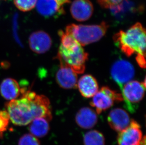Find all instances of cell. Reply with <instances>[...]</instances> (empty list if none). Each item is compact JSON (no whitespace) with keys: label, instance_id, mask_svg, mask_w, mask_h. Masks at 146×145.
Masks as SVG:
<instances>
[{"label":"cell","instance_id":"6da1fadb","mask_svg":"<svg viewBox=\"0 0 146 145\" xmlns=\"http://www.w3.org/2000/svg\"><path fill=\"white\" fill-rule=\"evenodd\" d=\"M21 94L19 99L11 100L6 105V111L13 124L25 126L38 117L51 120L50 102L47 97L37 94L25 88H21Z\"/></svg>","mask_w":146,"mask_h":145},{"label":"cell","instance_id":"7a4b0ae2","mask_svg":"<svg viewBox=\"0 0 146 145\" xmlns=\"http://www.w3.org/2000/svg\"><path fill=\"white\" fill-rule=\"evenodd\" d=\"M114 44L127 57L134 54L146 56V30L137 22L126 31L120 30L113 36Z\"/></svg>","mask_w":146,"mask_h":145},{"label":"cell","instance_id":"3957f363","mask_svg":"<svg viewBox=\"0 0 146 145\" xmlns=\"http://www.w3.org/2000/svg\"><path fill=\"white\" fill-rule=\"evenodd\" d=\"M88 57L82 46L75 41L65 46L60 45L55 59L64 62L76 74H80L85 70Z\"/></svg>","mask_w":146,"mask_h":145},{"label":"cell","instance_id":"277c9868","mask_svg":"<svg viewBox=\"0 0 146 145\" xmlns=\"http://www.w3.org/2000/svg\"><path fill=\"white\" fill-rule=\"evenodd\" d=\"M109 26L106 22L99 25H76L72 24L67 26L66 33L70 34L82 46L96 43L103 37Z\"/></svg>","mask_w":146,"mask_h":145},{"label":"cell","instance_id":"5b68a950","mask_svg":"<svg viewBox=\"0 0 146 145\" xmlns=\"http://www.w3.org/2000/svg\"><path fill=\"white\" fill-rule=\"evenodd\" d=\"M146 79L144 82L131 81L123 86L121 90L123 100L125 103L126 108L131 112H134L138 104L142 100L145 94Z\"/></svg>","mask_w":146,"mask_h":145},{"label":"cell","instance_id":"8992f818","mask_svg":"<svg viewBox=\"0 0 146 145\" xmlns=\"http://www.w3.org/2000/svg\"><path fill=\"white\" fill-rule=\"evenodd\" d=\"M123 101L121 94L108 87L103 86L93 97L90 105L95 108L98 114H100L110 108L114 103Z\"/></svg>","mask_w":146,"mask_h":145},{"label":"cell","instance_id":"52a82bcc","mask_svg":"<svg viewBox=\"0 0 146 145\" xmlns=\"http://www.w3.org/2000/svg\"><path fill=\"white\" fill-rule=\"evenodd\" d=\"M111 75L113 81L121 89L135 75V69L130 62L119 59L115 62L111 69Z\"/></svg>","mask_w":146,"mask_h":145},{"label":"cell","instance_id":"ba28073f","mask_svg":"<svg viewBox=\"0 0 146 145\" xmlns=\"http://www.w3.org/2000/svg\"><path fill=\"white\" fill-rule=\"evenodd\" d=\"M142 138L140 125L132 120L128 127L120 132L117 140L119 145H141Z\"/></svg>","mask_w":146,"mask_h":145},{"label":"cell","instance_id":"9c48e42d","mask_svg":"<svg viewBox=\"0 0 146 145\" xmlns=\"http://www.w3.org/2000/svg\"><path fill=\"white\" fill-rule=\"evenodd\" d=\"M58 60L60 68L55 76L57 83L64 89H76L77 87V74L62 60Z\"/></svg>","mask_w":146,"mask_h":145},{"label":"cell","instance_id":"30bf717a","mask_svg":"<svg viewBox=\"0 0 146 145\" xmlns=\"http://www.w3.org/2000/svg\"><path fill=\"white\" fill-rule=\"evenodd\" d=\"M111 13L117 20H123L137 13H142L144 8L130 0H123L117 5L110 8Z\"/></svg>","mask_w":146,"mask_h":145},{"label":"cell","instance_id":"8fae6325","mask_svg":"<svg viewBox=\"0 0 146 145\" xmlns=\"http://www.w3.org/2000/svg\"><path fill=\"white\" fill-rule=\"evenodd\" d=\"M29 42L31 49L37 54H44L47 52L52 44L51 37L43 31L32 33L29 36Z\"/></svg>","mask_w":146,"mask_h":145},{"label":"cell","instance_id":"7c38bea8","mask_svg":"<svg viewBox=\"0 0 146 145\" xmlns=\"http://www.w3.org/2000/svg\"><path fill=\"white\" fill-rule=\"evenodd\" d=\"M70 13L75 20L85 21L92 16L94 8L90 0H74L70 6Z\"/></svg>","mask_w":146,"mask_h":145},{"label":"cell","instance_id":"4fadbf2b","mask_svg":"<svg viewBox=\"0 0 146 145\" xmlns=\"http://www.w3.org/2000/svg\"><path fill=\"white\" fill-rule=\"evenodd\" d=\"M108 120L111 128L119 132L123 131L128 127L131 122L128 113L120 108L112 109L109 113Z\"/></svg>","mask_w":146,"mask_h":145},{"label":"cell","instance_id":"5bb4252c","mask_svg":"<svg viewBox=\"0 0 146 145\" xmlns=\"http://www.w3.org/2000/svg\"><path fill=\"white\" fill-rule=\"evenodd\" d=\"M36 5L38 13L45 18H57L65 13L56 0H37Z\"/></svg>","mask_w":146,"mask_h":145},{"label":"cell","instance_id":"9a60e30c","mask_svg":"<svg viewBox=\"0 0 146 145\" xmlns=\"http://www.w3.org/2000/svg\"><path fill=\"white\" fill-rule=\"evenodd\" d=\"M77 86L81 95L86 98L93 97L98 91L97 80L91 74H85L80 78Z\"/></svg>","mask_w":146,"mask_h":145},{"label":"cell","instance_id":"2e32d148","mask_svg":"<svg viewBox=\"0 0 146 145\" xmlns=\"http://www.w3.org/2000/svg\"><path fill=\"white\" fill-rule=\"evenodd\" d=\"M75 121L77 125L83 129H91L97 123L98 116L91 108L83 107L76 114Z\"/></svg>","mask_w":146,"mask_h":145},{"label":"cell","instance_id":"e0dca14e","mask_svg":"<svg viewBox=\"0 0 146 145\" xmlns=\"http://www.w3.org/2000/svg\"><path fill=\"white\" fill-rule=\"evenodd\" d=\"M0 93L6 100H15L21 95V87L16 80L11 78H6L0 85Z\"/></svg>","mask_w":146,"mask_h":145},{"label":"cell","instance_id":"ac0fdd59","mask_svg":"<svg viewBox=\"0 0 146 145\" xmlns=\"http://www.w3.org/2000/svg\"><path fill=\"white\" fill-rule=\"evenodd\" d=\"M29 125V132L36 138L44 137L49 130V121L44 118H35Z\"/></svg>","mask_w":146,"mask_h":145},{"label":"cell","instance_id":"d6986e66","mask_svg":"<svg viewBox=\"0 0 146 145\" xmlns=\"http://www.w3.org/2000/svg\"><path fill=\"white\" fill-rule=\"evenodd\" d=\"M84 145H105L103 135L98 130H92L86 133L83 138Z\"/></svg>","mask_w":146,"mask_h":145},{"label":"cell","instance_id":"ffe728a7","mask_svg":"<svg viewBox=\"0 0 146 145\" xmlns=\"http://www.w3.org/2000/svg\"><path fill=\"white\" fill-rule=\"evenodd\" d=\"M37 0H14L17 8L23 12L30 11L34 8Z\"/></svg>","mask_w":146,"mask_h":145},{"label":"cell","instance_id":"44dd1931","mask_svg":"<svg viewBox=\"0 0 146 145\" xmlns=\"http://www.w3.org/2000/svg\"><path fill=\"white\" fill-rule=\"evenodd\" d=\"M10 121L7 111L0 109V138H3L4 133L7 130Z\"/></svg>","mask_w":146,"mask_h":145},{"label":"cell","instance_id":"7402d4cb","mask_svg":"<svg viewBox=\"0 0 146 145\" xmlns=\"http://www.w3.org/2000/svg\"><path fill=\"white\" fill-rule=\"evenodd\" d=\"M18 145H40V143L36 137L31 133H27L19 138Z\"/></svg>","mask_w":146,"mask_h":145},{"label":"cell","instance_id":"603a6c76","mask_svg":"<svg viewBox=\"0 0 146 145\" xmlns=\"http://www.w3.org/2000/svg\"><path fill=\"white\" fill-rule=\"evenodd\" d=\"M123 0H98V3L104 8H110L117 5Z\"/></svg>","mask_w":146,"mask_h":145},{"label":"cell","instance_id":"cb8c5ba5","mask_svg":"<svg viewBox=\"0 0 146 145\" xmlns=\"http://www.w3.org/2000/svg\"><path fill=\"white\" fill-rule=\"evenodd\" d=\"M56 1L60 5L62 6V5L70 3V0H56Z\"/></svg>","mask_w":146,"mask_h":145},{"label":"cell","instance_id":"d4e9b609","mask_svg":"<svg viewBox=\"0 0 146 145\" xmlns=\"http://www.w3.org/2000/svg\"><path fill=\"white\" fill-rule=\"evenodd\" d=\"M141 145H146V137L144 136L142 138Z\"/></svg>","mask_w":146,"mask_h":145}]
</instances>
